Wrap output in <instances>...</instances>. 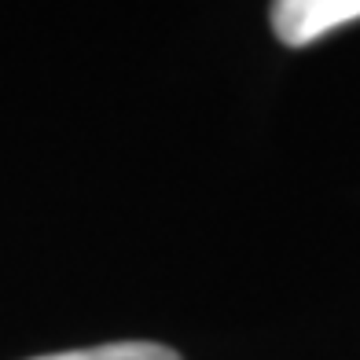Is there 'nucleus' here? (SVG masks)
I'll return each instance as SVG.
<instances>
[{
  "instance_id": "1",
  "label": "nucleus",
  "mask_w": 360,
  "mask_h": 360,
  "mask_svg": "<svg viewBox=\"0 0 360 360\" xmlns=\"http://www.w3.org/2000/svg\"><path fill=\"white\" fill-rule=\"evenodd\" d=\"M353 22H360V0H283L272 8V30L287 48H309Z\"/></svg>"
},
{
  "instance_id": "2",
  "label": "nucleus",
  "mask_w": 360,
  "mask_h": 360,
  "mask_svg": "<svg viewBox=\"0 0 360 360\" xmlns=\"http://www.w3.org/2000/svg\"><path fill=\"white\" fill-rule=\"evenodd\" d=\"M37 360H180V356L169 346H158V342H114V346L70 349V353H52Z\"/></svg>"
}]
</instances>
